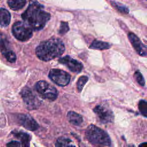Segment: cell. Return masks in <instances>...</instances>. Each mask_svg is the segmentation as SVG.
<instances>
[{"instance_id":"cell-26","label":"cell","mask_w":147,"mask_h":147,"mask_svg":"<svg viewBox=\"0 0 147 147\" xmlns=\"http://www.w3.org/2000/svg\"><path fill=\"white\" fill-rule=\"evenodd\" d=\"M129 147H134V146H132V145H130Z\"/></svg>"},{"instance_id":"cell-22","label":"cell","mask_w":147,"mask_h":147,"mask_svg":"<svg viewBox=\"0 0 147 147\" xmlns=\"http://www.w3.org/2000/svg\"><path fill=\"white\" fill-rule=\"evenodd\" d=\"M134 77L136 80L137 81V82L140 85H141V86H145V83L144 78L142 74L139 71H137L134 72Z\"/></svg>"},{"instance_id":"cell-18","label":"cell","mask_w":147,"mask_h":147,"mask_svg":"<svg viewBox=\"0 0 147 147\" xmlns=\"http://www.w3.org/2000/svg\"><path fill=\"white\" fill-rule=\"evenodd\" d=\"M111 5L116 9L119 12L123 13V14H127L129 12V9L123 4H121L119 2H117L115 1H111L110 2Z\"/></svg>"},{"instance_id":"cell-2","label":"cell","mask_w":147,"mask_h":147,"mask_svg":"<svg viewBox=\"0 0 147 147\" xmlns=\"http://www.w3.org/2000/svg\"><path fill=\"white\" fill-rule=\"evenodd\" d=\"M65 51V46L59 38H51L44 41L37 47L36 54L41 60L48 61L61 55Z\"/></svg>"},{"instance_id":"cell-6","label":"cell","mask_w":147,"mask_h":147,"mask_svg":"<svg viewBox=\"0 0 147 147\" xmlns=\"http://www.w3.org/2000/svg\"><path fill=\"white\" fill-rule=\"evenodd\" d=\"M48 76L53 82L61 87L68 84L71 80V76L68 72L56 68L51 69Z\"/></svg>"},{"instance_id":"cell-12","label":"cell","mask_w":147,"mask_h":147,"mask_svg":"<svg viewBox=\"0 0 147 147\" xmlns=\"http://www.w3.org/2000/svg\"><path fill=\"white\" fill-rule=\"evenodd\" d=\"M11 133L14 137L20 140L22 147H29V142L31 137L29 134L22 131H12Z\"/></svg>"},{"instance_id":"cell-24","label":"cell","mask_w":147,"mask_h":147,"mask_svg":"<svg viewBox=\"0 0 147 147\" xmlns=\"http://www.w3.org/2000/svg\"><path fill=\"white\" fill-rule=\"evenodd\" d=\"M21 143L17 141H11L6 145L7 147H21Z\"/></svg>"},{"instance_id":"cell-19","label":"cell","mask_w":147,"mask_h":147,"mask_svg":"<svg viewBox=\"0 0 147 147\" xmlns=\"http://www.w3.org/2000/svg\"><path fill=\"white\" fill-rule=\"evenodd\" d=\"M6 59L10 63H14L16 60V55L15 53L11 50H6L2 52Z\"/></svg>"},{"instance_id":"cell-1","label":"cell","mask_w":147,"mask_h":147,"mask_svg":"<svg viewBox=\"0 0 147 147\" xmlns=\"http://www.w3.org/2000/svg\"><path fill=\"white\" fill-rule=\"evenodd\" d=\"M21 17L24 22L34 30L42 29L50 20L51 14L44 10V7L37 1H32Z\"/></svg>"},{"instance_id":"cell-21","label":"cell","mask_w":147,"mask_h":147,"mask_svg":"<svg viewBox=\"0 0 147 147\" xmlns=\"http://www.w3.org/2000/svg\"><path fill=\"white\" fill-rule=\"evenodd\" d=\"M138 108L141 114L147 117V101L145 100H140L138 102Z\"/></svg>"},{"instance_id":"cell-3","label":"cell","mask_w":147,"mask_h":147,"mask_svg":"<svg viewBox=\"0 0 147 147\" xmlns=\"http://www.w3.org/2000/svg\"><path fill=\"white\" fill-rule=\"evenodd\" d=\"M86 137L91 144L100 146H110L111 140L109 134L94 125H90L86 130Z\"/></svg>"},{"instance_id":"cell-23","label":"cell","mask_w":147,"mask_h":147,"mask_svg":"<svg viewBox=\"0 0 147 147\" xmlns=\"http://www.w3.org/2000/svg\"><path fill=\"white\" fill-rule=\"evenodd\" d=\"M69 28L68 26V24L67 22H61L59 29V34H64L69 30Z\"/></svg>"},{"instance_id":"cell-15","label":"cell","mask_w":147,"mask_h":147,"mask_svg":"<svg viewBox=\"0 0 147 147\" xmlns=\"http://www.w3.org/2000/svg\"><path fill=\"white\" fill-rule=\"evenodd\" d=\"M111 47L110 44L106 42H103L99 40H94L90 45V48L98 50H105L108 49Z\"/></svg>"},{"instance_id":"cell-16","label":"cell","mask_w":147,"mask_h":147,"mask_svg":"<svg viewBox=\"0 0 147 147\" xmlns=\"http://www.w3.org/2000/svg\"><path fill=\"white\" fill-rule=\"evenodd\" d=\"M56 147H76L72 140L65 137L59 138L55 142Z\"/></svg>"},{"instance_id":"cell-13","label":"cell","mask_w":147,"mask_h":147,"mask_svg":"<svg viewBox=\"0 0 147 147\" xmlns=\"http://www.w3.org/2000/svg\"><path fill=\"white\" fill-rule=\"evenodd\" d=\"M67 116L69 122L75 126H80L83 121L81 115L72 111H68Z\"/></svg>"},{"instance_id":"cell-4","label":"cell","mask_w":147,"mask_h":147,"mask_svg":"<svg viewBox=\"0 0 147 147\" xmlns=\"http://www.w3.org/2000/svg\"><path fill=\"white\" fill-rule=\"evenodd\" d=\"M35 88L40 96L45 99L55 100L58 95L57 89L45 80H40L35 84Z\"/></svg>"},{"instance_id":"cell-11","label":"cell","mask_w":147,"mask_h":147,"mask_svg":"<svg viewBox=\"0 0 147 147\" xmlns=\"http://www.w3.org/2000/svg\"><path fill=\"white\" fill-rule=\"evenodd\" d=\"M59 61L65 65L71 71L75 73L81 72L83 68V66L80 62L68 55L60 58Z\"/></svg>"},{"instance_id":"cell-17","label":"cell","mask_w":147,"mask_h":147,"mask_svg":"<svg viewBox=\"0 0 147 147\" xmlns=\"http://www.w3.org/2000/svg\"><path fill=\"white\" fill-rule=\"evenodd\" d=\"M26 1L25 0H12L8 1L7 3L10 9L14 10H20L23 8Z\"/></svg>"},{"instance_id":"cell-7","label":"cell","mask_w":147,"mask_h":147,"mask_svg":"<svg viewBox=\"0 0 147 147\" xmlns=\"http://www.w3.org/2000/svg\"><path fill=\"white\" fill-rule=\"evenodd\" d=\"M20 94L27 109L34 110L40 106V100L29 87L23 88L20 92Z\"/></svg>"},{"instance_id":"cell-9","label":"cell","mask_w":147,"mask_h":147,"mask_svg":"<svg viewBox=\"0 0 147 147\" xmlns=\"http://www.w3.org/2000/svg\"><path fill=\"white\" fill-rule=\"evenodd\" d=\"M17 119L21 125L30 131H35L39 127L37 122L29 114H20L17 115Z\"/></svg>"},{"instance_id":"cell-14","label":"cell","mask_w":147,"mask_h":147,"mask_svg":"<svg viewBox=\"0 0 147 147\" xmlns=\"http://www.w3.org/2000/svg\"><path fill=\"white\" fill-rule=\"evenodd\" d=\"M10 13L3 7L0 9V23L1 27H6L9 25L10 22Z\"/></svg>"},{"instance_id":"cell-10","label":"cell","mask_w":147,"mask_h":147,"mask_svg":"<svg viewBox=\"0 0 147 147\" xmlns=\"http://www.w3.org/2000/svg\"><path fill=\"white\" fill-rule=\"evenodd\" d=\"M128 38L137 53L141 56H147V48L141 40L132 32L128 33Z\"/></svg>"},{"instance_id":"cell-5","label":"cell","mask_w":147,"mask_h":147,"mask_svg":"<svg viewBox=\"0 0 147 147\" xmlns=\"http://www.w3.org/2000/svg\"><path fill=\"white\" fill-rule=\"evenodd\" d=\"M33 29L25 22L18 21L14 23L11 28L13 36L19 41H26L33 35Z\"/></svg>"},{"instance_id":"cell-25","label":"cell","mask_w":147,"mask_h":147,"mask_svg":"<svg viewBox=\"0 0 147 147\" xmlns=\"http://www.w3.org/2000/svg\"><path fill=\"white\" fill-rule=\"evenodd\" d=\"M139 147H147V142H143L139 145Z\"/></svg>"},{"instance_id":"cell-8","label":"cell","mask_w":147,"mask_h":147,"mask_svg":"<svg viewBox=\"0 0 147 147\" xmlns=\"http://www.w3.org/2000/svg\"><path fill=\"white\" fill-rule=\"evenodd\" d=\"M94 112L98 116L99 121L102 123L113 122L114 121V114L113 111L106 105H98L93 109Z\"/></svg>"},{"instance_id":"cell-20","label":"cell","mask_w":147,"mask_h":147,"mask_svg":"<svg viewBox=\"0 0 147 147\" xmlns=\"http://www.w3.org/2000/svg\"><path fill=\"white\" fill-rule=\"evenodd\" d=\"M88 80V78L86 76H82L79 78L76 83V87L79 92H80L82 91L83 88L84 87Z\"/></svg>"}]
</instances>
